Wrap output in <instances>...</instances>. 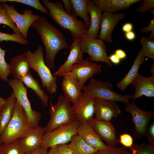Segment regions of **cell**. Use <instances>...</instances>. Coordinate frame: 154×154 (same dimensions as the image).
<instances>
[{"label": "cell", "mask_w": 154, "mask_h": 154, "mask_svg": "<svg viewBox=\"0 0 154 154\" xmlns=\"http://www.w3.org/2000/svg\"><path fill=\"white\" fill-rule=\"evenodd\" d=\"M31 27L37 30L42 41L46 54L44 60L46 64L49 69L54 68V60L58 52L70 47L64 34L42 15Z\"/></svg>", "instance_id": "6da1fadb"}, {"label": "cell", "mask_w": 154, "mask_h": 154, "mask_svg": "<svg viewBox=\"0 0 154 154\" xmlns=\"http://www.w3.org/2000/svg\"><path fill=\"white\" fill-rule=\"evenodd\" d=\"M42 1L43 5L49 10L50 16L60 27L68 30L74 40L86 35L88 29L85 23L68 13L61 1Z\"/></svg>", "instance_id": "7a4b0ae2"}, {"label": "cell", "mask_w": 154, "mask_h": 154, "mask_svg": "<svg viewBox=\"0 0 154 154\" xmlns=\"http://www.w3.org/2000/svg\"><path fill=\"white\" fill-rule=\"evenodd\" d=\"M33 127L25 110L16 100L12 116L0 136L1 143L19 139Z\"/></svg>", "instance_id": "3957f363"}, {"label": "cell", "mask_w": 154, "mask_h": 154, "mask_svg": "<svg viewBox=\"0 0 154 154\" xmlns=\"http://www.w3.org/2000/svg\"><path fill=\"white\" fill-rule=\"evenodd\" d=\"M25 52L30 68L33 69L38 74L43 87L46 88L48 92L51 94L55 93L57 88V78L51 73L45 63L42 46H38L33 52L29 49Z\"/></svg>", "instance_id": "277c9868"}, {"label": "cell", "mask_w": 154, "mask_h": 154, "mask_svg": "<svg viewBox=\"0 0 154 154\" xmlns=\"http://www.w3.org/2000/svg\"><path fill=\"white\" fill-rule=\"evenodd\" d=\"M113 86L110 82L96 80L92 77L87 86L84 85L82 90L88 96L107 100L121 102L127 104L133 95H122L113 91Z\"/></svg>", "instance_id": "5b68a950"}, {"label": "cell", "mask_w": 154, "mask_h": 154, "mask_svg": "<svg viewBox=\"0 0 154 154\" xmlns=\"http://www.w3.org/2000/svg\"><path fill=\"white\" fill-rule=\"evenodd\" d=\"M49 113L50 119L46 126V132L52 131L62 125L76 121L73 114L70 103L63 95H60L57 103L50 104Z\"/></svg>", "instance_id": "8992f818"}, {"label": "cell", "mask_w": 154, "mask_h": 154, "mask_svg": "<svg viewBox=\"0 0 154 154\" xmlns=\"http://www.w3.org/2000/svg\"><path fill=\"white\" fill-rule=\"evenodd\" d=\"M80 123L77 121L61 125L52 131L44 133L41 146L47 148L66 144L78 134Z\"/></svg>", "instance_id": "52a82bcc"}, {"label": "cell", "mask_w": 154, "mask_h": 154, "mask_svg": "<svg viewBox=\"0 0 154 154\" xmlns=\"http://www.w3.org/2000/svg\"><path fill=\"white\" fill-rule=\"evenodd\" d=\"M79 43L83 53H86L89 55L90 61L101 62L110 66H112L107 54L106 46L104 41L85 35L79 39Z\"/></svg>", "instance_id": "ba28073f"}, {"label": "cell", "mask_w": 154, "mask_h": 154, "mask_svg": "<svg viewBox=\"0 0 154 154\" xmlns=\"http://www.w3.org/2000/svg\"><path fill=\"white\" fill-rule=\"evenodd\" d=\"M13 90V93L16 100L25 110L29 121L33 127L38 125L41 115L38 112L32 109L27 97V90L20 79H11L8 82Z\"/></svg>", "instance_id": "9c48e42d"}, {"label": "cell", "mask_w": 154, "mask_h": 154, "mask_svg": "<svg viewBox=\"0 0 154 154\" xmlns=\"http://www.w3.org/2000/svg\"><path fill=\"white\" fill-rule=\"evenodd\" d=\"M125 110L131 115L132 121L135 125L133 131L134 138L139 139L145 136L146 131L150 120L154 117V111L147 112L139 108L134 100L128 103Z\"/></svg>", "instance_id": "30bf717a"}, {"label": "cell", "mask_w": 154, "mask_h": 154, "mask_svg": "<svg viewBox=\"0 0 154 154\" xmlns=\"http://www.w3.org/2000/svg\"><path fill=\"white\" fill-rule=\"evenodd\" d=\"M1 4L15 24L20 34L27 39L29 28L35 21L40 18V16L34 14L31 10L27 9H24L23 13L21 14L15 9L13 5H9L5 3H2Z\"/></svg>", "instance_id": "8fae6325"}, {"label": "cell", "mask_w": 154, "mask_h": 154, "mask_svg": "<svg viewBox=\"0 0 154 154\" xmlns=\"http://www.w3.org/2000/svg\"><path fill=\"white\" fill-rule=\"evenodd\" d=\"M95 98L86 96L83 92L71 106L76 121L80 123L88 122L94 114Z\"/></svg>", "instance_id": "7c38bea8"}, {"label": "cell", "mask_w": 154, "mask_h": 154, "mask_svg": "<svg viewBox=\"0 0 154 154\" xmlns=\"http://www.w3.org/2000/svg\"><path fill=\"white\" fill-rule=\"evenodd\" d=\"M88 123L102 140L105 141L110 147H116L119 142L116 131L114 125L107 122L93 118Z\"/></svg>", "instance_id": "4fadbf2b"}, {"label": "cell", "mask_w": 154, "mask_h": 154, "mask_svg": "<svg viewBox=\"0 0 154 154\" xmlns=\"http://www.w3.org/2000/svg\"><path fill=\"white\" fill-rule=\"evenodd\" d=\"M83 59L78 63L74 64L72 67L68 74L77 79L82 85L87 80L94 74L102 72V64H98Z\"/></svg>", "instance_id": "5bb4252c"}, {"label": "cell", "mask_w": 154, "mask_h": 154, "mask_svg": "<svg viewBox=\"0 0 154 154\" xmlns=\"http://www.w3.org/2000/svg\"><path fill=\"white\" fill-rule=\"evenodd\" d=\"M125 16V14L121 12L111 13L104 12L102 14L99 39L109 43H112V34L114 28Z\"/></svg>", "instance_id": "9a60e30c"}, {"label": "cell", "mask_w": 154, "mask_h": 154, "mask_svg": "<svg viewBox=\"0 0 154 154\" xmlns=\"http://www.w3.org/2000/svg\"><path fill=\"white\" fill-rule=\"evenodd\" d=\"M94 114L97 119L109 122L117 117L121 111L116 102L95 98Z\"/></svg>", "instance_id": "2e32d148"}, {"label": "cell", "mask_w": 154, "mask_h": 154, "mask_svg": "<svg viewBox=\"0 0 154 154\" xmlns=\"http://www.w3.org/2000/svg\"><path fill=\"white\" fill-rule=\"evenodd\" d=\"M45 132V127L38 125L18 139L21 147L26 153H28L41 146Z\"/></svg>", "instance_id": "e0dca14e"}, {"label": "cell", "mask_w": 154, "mask_h": 154, "mask_svg": "<svg viewBox=\"0 0 154 154\" xmlns=\"http://www.w3.org/2000/svg\"><path fill=\"white\" fill-rule=\"evenodd\" d=\"M61 86L66 100L74 104L82 94V85L79 81L71 75L66 74L62 76Z\"/></svg>", "instance_id": "ac0fdd59"}, {"label": "cell", "mask_w": 154, "mask_h": 154, "mask_svg": "<svg viewBox=\"0 0 154 154\" xmlns=\"http://www.w3.org/2000/svg\"><path fill=\"white\" fill-rule=\"evenodd\" d=\"M79 40H74L70 46L69 54L67 60L53 74L54 76H62L68 73L74 64L78 63L83 59V52L79 45Z\"/></svg>", "instance_id": "d6986e66"}, {"label": "cell", "mask_w": 154, "mask_h": 154, "mask_svg": "<svg viewBox=\"0 0 154 154\" xmlns=\"http://www.w3.org/2000/svg\"><path fill=\"white\" fill-rule=\"evenodd\" d=\"M135 88L133 99L136 100L144 96L147 97L154 96V74L146 77L140 73L131 84Z\"/></svg>", "instance_id": "ffe728a7"}, {"label": "cell", "mask_w": 154, "mask_h": 154, "mask_svg": "<svg viewBox=\"0 0 154 154\" xmlns=\"http://www.w3.org/2000/svg\"><path fill=\"white\" fill-rule=\"evenodd\" d=\"M78 134L90 146L98 151H102L109 146L105 144L88 122L80 123Z\"/></svg>", "instance_id": "44dd1931"}, {"label": "cell", "mask_w": 154, "mask_h": 154, "mask_svg": "<svg viewBox=\"0 0 154 154\" xmlns=\"http://www.w3.org/2000/svg\"><path fill=\"white\" fill-rule=\"evenodd\" d=\"M87 9L90 17V23L86 35L91 38H97L100 27L102 11L91 0H88Z\"/></svg>", "instance_id": "7402d4cb"}, {"label": "cell", "mask_w": 154, "mask_h": 154, "mask_svg": "<svg viewBox=\"0 0 154 154\" xmlns=\"http://www.w3.org/2000/svg\"><path fill=\"white\" fill-rule=\"evenodd\" d=\"M92 1L104 12L114 13L126 9L140 0H92Z\"/></svg>", "instance_id": "603a6c76"}, {"label": "cell", "mask_w": 154, "mask_h": 154, "mask_svg": "<svg viewBox=\"0 0 154 154\" xmlns=\"http://www.w3.org/2000/svg\"><path fill=\"white\" fill-rule=\"evenodd\" d=\"M9 64L10 73L14 79H20L30 71L29 64L25 51L12 58Z\"/></svg>", "instance_id": "cb8c5ba5"}, {"label": "cell", "mask_w": 154, "mask_h": 154, "mask_svg": "<svg viewBox=\"0 0 154 154\" xmlns=\"http://www.w3.org/2000/svg\"><path fill=\"white\" fill-rule=\"evenodd\" d=\"M145 57L139 50L130 69L123 78L116 84V86L121 91H124L127 87L137 78L138 70L141 65L143 62Z\"/></svg>", "instance_id": "d4e9b609"}, {"label": "cell", "mask_w": 154, "mask_h": 154, "mask_svg": "<svg viewBox=\"0 0 154 154\" xmlns=\"http://www.w3.org/2000/svg\"><path fill=\"white\" fill-rule=\"evenodd\" d=\"M27 88L33 90L39 98L44 108L48 106V96L42 89L39 81L35 78L29 71L27 74L20 79Z\"/></svg>", "instance_id": "484cf974"}, {"label": "cell", "mask_w": 154, "mask_h": 154, "mask_svg": "<svg viewBox=\"0 0 154 154\" xmlns=\"http://www.w3.org/2000/svg\"><path fill=\"white\" fill-rule=\"evenodd\" d=\"M16 100L12 93L7 99L5 105L0 111V136L12 116Z\"/></svg>", "instance_id": "4316f807"}, {"label": "cell", "mask_w": 154, "mask_h": 154, "mask_svg": "<svg viewBox=\"0 0 154 154\" xmlns=\"http://www.w3.org/2000/svg\"><path fill=\"white\" fill-rule=\"evenodd\" d=\"M72 7L71 15L75 18L79 16L83 19L88 30L90 25V19L87 9V0H70Z\"/></svg>", "instance_id": "83f0119b"}, {"label": "cell", "mask_w": 154, "mask_h": 154, "mask_svg": "<svg viewBox=\"0 0 154 154\" xmlns=\"http://www.w3.org/2000/svg\"><path fill=\"white\" fill-rule=\"evenodd\" d=\"M70 142L67 145L73 152L80 154H93L98 151L89 145L78 134L72 138Z\"/></svg>", "instance_id": "f1b7e54d"}, {"label": "cell", "mask_w": 154, "mask_h": 154, "mask_svg": "<svg viewBox=\"0 0 154 154\" xmlns=\"http://www.w3.org/2000/svg\"><path fill=\"white\" fill-rule=\"evenodd\" d=\"M140 42L142 48L139 50L141 54L154 60V40L150 39L147 37L141 38Z\"/></svg>", "instance_id": "f546056e"}, {"label": "cell", "mask_w": 154, "mask_h": 154, "mask_svg": "<svg viewBox=\"0 0 154 154\" xmlns=\"http://www.w3.org/2000/svg\"><path fill=\"white\" fill-rule=\"evenodd\" d=\"M1 146L3 154H26L21 147L18 139L2 144Z\"/></svg>", "instance_id": "4dcf8cb0"}, {"label": "cell", "mask_w": 154, "mask_h": 154, "mask_svg": "<svg viewBox=\"0 0 154 154\" xmlns=\"http://www.w3.org/2000/svg\"><path fill=\"white\" fill-rule=\"evenodd\" d=\"M7 51L2 49L0 46V78L2 80L8 82V76L10 73L9 65L5 60V52Z\"/></svg>", "instance_id": "1f68e13d"}, {"label": "cell", "mask_w": 154, "mask_h": 154, "mask_svg": "<svg viewBox=\"0 0 154 154\" xmlns=\"http://www.w3.org/2000/svg\"><path fill=\"white\" fill-rule=\"evenodd\" d=\"M130 151L131 154H154V146L143 141L139 144H133Z\"/></svg>", "instance_id": "d6a6232c"}, {"label": "cell", "mask_w": 154, "mask_h": 154, "mask_svg": "<svg viewBox=\"0 0 154 154\" xmlns=\"http://www.w3.org/2000/svg\"><path fill=\"white\" fill-rule=\"evenodd\" d=\"M7 2L20 3L31 6L45 14L49 13L48 10L38 0H0V3Z\"/></svg>", "instance_id": "836d02e7"}, {"label": "cell", "mask_w": 154, "mask_h": 154, "mask_svg": "<svg viewBox=\"0 0 154 154\" xmlns=\"http://www.w3.org/2000/svg\"><path fill=\"white\" fill-rule=\"evenodd\" d=\"M0 24L6 25L11 28L15 33L20 34L15 24L1 3H0Z\"/></svg>", "instance_id": "e575fe53"}, {"label": "cell", "mask_w": 154, "mask_h": 154, "mask_svg": "<svg viewBox=\"0 0 154 154\" xmlns=\"http://www.w3.org/2000/svg\"><path fill=\"white\" fill-rule=\"evenodd\" d=\"M14 41L24 45L29 44V42L20 34L14 33L9 34L0 32V41Z\"/></svg>", "instance_id": "d590c367"}, {"label": "cell", "mask_w": 154, "mask_h": 154, "mask_svg": "<svg viewBox=\"0 0 154 154\" xmlns=\"http://www.w3.org/2000/svg\"><path fill=\"white\" fill-rule=\"evenodd\" d=\"M93 154H131L129 151L124 146L120 147H109L102 151H97Z\"/></svg>", "instance_id": "8d00e7d4"}, {"label": "cell", "mask_w": 154, "mask_h": 154, "mask_svg": "<svg viewBox=\"0 0 154 154\" xmlns=\"http://www.w3.org/2000/svg\"><path fill=\"white\" fill-rule=\"evenodd\" d=\"M73 152L66 144H62L50 147L48 154H72Z\"/></svg>", "instance_id": "74e56055"}, {"label": "cell", "mask_w": 154, "mask_h": 154, "mask_svg": "<svg viewBox=\"0 0 154 154\" xmlns=\"http://www.w3.org/2000/svg\"><path fill=\"white\" fill-rule=\"evenodd\" d=\"M119 142L125 147L131 149L133 145V139L132 137L129 134L124 133L119 136Z\"/></svg>", "instance_id": "f35d334b"}, {"label": "cell", "mask_w": 154, "mask_h": 154, "mask_svg": "<svg viewBox=\"0 0 154 154\" xmlns=\"http://www.w3.org/2000/svg\"><path fill=\"white\" fill-rule=\"evenodd\" d=\"M154 0H144L142 4L136 11L141 13L148 11L150 9L154 8Z\"/></svg>", "instance_id": "ab89813d"}, {"label": "cell", "mask_w": 154, "mask_h": 154, "mask_svg": "<svg viewBox=\"0 0 154 154\" xmlns=\"http://www.w3.org/2000/svg\"><path fill=\"white\" fill-rule=\"evenodd\" d=\"M145 136L147 138L149 145L154 146V121L148 126Z\"/></svg>", "instance_id": "60d3db41"}, {"label": "cell", "mask_w": 154, "mask_h": 154, "mask_svg": "<svg viewBox=\"0 0 154 154\" xmlns=\"http://www.w3.org/2000/svg\"><path fill=\"white\" fill-rule=\"evenodd\" d=\"M140 31L142 33H148L151 32V33L148 38L153 40L154 38V19L152 20L150 22L149 25L146 27L141 28Z\"/></svg>", "instance_id": "b9f144b4"}, {"label": "cell", "mask_w": 154, "mask_h": 154, "mask_svg": "<svg viewBox=\"0 0 154 154\" xmlns=\"http://www.w3.org/2000/svg\"><path fill=\"white\" fill-rule=\"evenodd\" d=\"M48 148L40 146L33 151L26 154H48Z\"/></svg>", "instance_id": "7bdbcfd3"}, {"label": "cell", "mask_w": 154, "mask_h": 154, "mask_svg": "<svg viewBox=\"0 0 154 154\" xmlns=\"http://www.w3.org/2000/svg\"><path fill=\"white\" fill-rule=\"evenodd\" d=\"M62 1L64 7L65 11L69 14L71 15L72 11V7L70 1L62 0Z\"/></svg>", "instance_id": "ee69618b"}, {"label": "cell", "mask_w": 154, "mask_h": 154, "mask_svg": "<svg viewBox=\"0 0 154 154\" xmlns=\"http://www.w3.org/2000/svg\"><path fill=\"white\" fill-rule=\"evenodd\" d=\"M121 60L125 59L127 55L125 52L121 49H118L116 50L115 53Z\"/></svg>", "instance_id": "f6af8a7d"}, {"label": "cell", "mask_w": 154, "mask_h": 154, "mask_svg": "<svg viewBox=\"0 0 154 154\" xmlns=\"http://www.w3.org/2000/svg\"><path fill=\"white\" fill-rule=\"evenodd\" d=\"M133 26L132 23H127L124 24L122 26V29L125 33L131 31L133 29Z\"/></svg>", "instance_id": "bcb514c9"}, {"label": "cell", "mask_w": 154, "mask_h": 154, "mask_svg": "<svg viewBox=\"0 0 154 154\" xmlns=\"http://www.w3.org/2000/svg\"><path fill=\"white\" fill-rule=\"evenodd\" d=\"M108 59L110 61L115 64H119L120 61V59L115 54H112L108 56Z\"/></svg>", "instance_id": "7dc6e473"}, {"label": "cell", "mask_w": 154, "mask_h": 154, "mask_svg": "<svg viewBox=\"0 0 154 154\" xmlns=\"http://www.w3.org/2000/svg\"><path fill=\"white\" fill-rule=\"evenodd\" d=\"M125 35L127 40L131 41L135 39L136 36L135 33L132 31L125 33Z\"/></svg>", "instance_id": "c3c4849f"}, {"label": "cell", "mask_w": 154, "mask_h": 154, "mask_svg": "<svg viewBox=\"0 0 154 154\" xmlns=\"http://www.w3.org/2000/svg\"><path fill=\"white\" fill-rule=\"evenodd\" d=\"M7 99L3 98L0 96V111L5 105Z\"/></svg>", "instance_id": "681fc988"}, {"label": "cell", "mask_w": 154, "mask_h": 154, "mask_svg": "<svg viewBox=\"0 0 154 154\" xmlns=\"http://www.w3.org/2000/svg\"><path fill=\"white\" fill-rule=\"evenodd\" d=\"M1 142L0 138V154H3L2 151L1 147Z\"/></svg>", "instance_id": "f907efd6"}, {"label": "cell", "mask_w": 154, "mask_h": 154, "mask_svg": "<svg viewBox=\"0 0 154 154\" xmlns=\"http://www.w3.org/2000/svg\"><path fill=\"white\" fill-rule=\"evenodd\" d=\"M72 154H80L74 152H73Z\"/></svg>", "instance_id": "816d5d0a"}]
</instances>
